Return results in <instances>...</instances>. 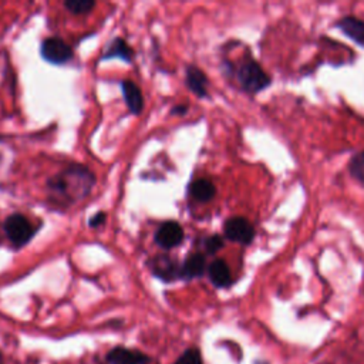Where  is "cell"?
Returning <instances> with one entry per match:
<instances>
[{
    "instance_id": "4fadbf2b",
    "label": "cell",
    "mask_w": 364,
    "mask_h": 364,
    "mask_svg": "<svg viewBox=\"0 0 364 364\" xmlns=\"http://www.w3.org/2000/svg\"><path fill=\"white\" fill-rule=\"evenodd\" d=\"M111 58H121L127 63H131L134 60V50L127 44L124 38L117 37L108 44L101 60H111Z\"/></svg>"
},
{
    "instance_id": "5b68a950",
    "label": "cell",
    "mask_w": 364,
    "mask_h": 364,
    "mask_svg": "<svg viewBox=\"0 0 364 364\" xmlns=\"http://www.w3.org/2000/svg\"><path fill=\"white\" fill-rule=\"evenodd\" d=\"M105 361L108 364H151L152 357L135 348L115 346L105 354Z\"/></svg>"
},
{
    "instance_id": "7a4b0ae2",
    "label": "cell",
    "mask_w": 364,
    "mask_h": 364,
    "mask_svg": "<svg viewBox=\"0 0 364 364\" xmlns=\"http://www.w3.org/2000/svg\"><path fill=\"white\" fill-rule=\"evenodd\" d=\"M4 232L9 237V240L16 246L21 247L26 243L30 242V239L34 236L36 229L31 226L28 219L21 213H13L4 220Z\"/></svg>"
},
{
    "instance_id": "5bb4252c",
    "label": "cell",
    "mask_w": 364,
    "mask_h": 364,
    "mask_svg": "<svg viewBox=\"0 0 364 364\" xmlns=\"http://www.w3.org/2000/svg\"><path fill=\"white\" fill-rule=\"evenodd\" d=\"M189 193L193 199H196L198 202H209L210 199H213L215 193H216V188L215 185L205 178H199L195 179L191 185H189Z\"/></svg>"
},
{
    "instance_id": "ba28073f",
    "label": "cell",
    "mask_w": 364,
    "mask_h": 364,
    "mask_svg": "<svg viewBox=\"0 0 364 364\" xmlns=\"http://www.w3.org/2000/svg\"><path fill=\"white\" fill-rule=\"evenodd\" d=\"M208 276L212 284L218 289L230 287L233 283L230 269L223 259H216L208 266Z\"/></svg>"
},
{
    "instance_id": "6da1fadb",
    "label": "cell",
    "mask_w": 364,
    "mask_h": 364,
    "mask_svg": "<svg viewBox=\"0 0 364 364\" xmlns=\"http://www.w3.org/2000/svg\"><path fill=\"white\" fill-rule=\"evenodd\" d=\"M236 78L240 88L250 94H257L272 82L269 74L253 58H246L236 70Z\"/></svg>"
},
{
    "instance_id": "277c9868",
    "label": "cell",
    "mask_w": 364,
    "mask_h": 364,
    "mask_svg": "<svg viewBox=\"0 0 364 364\" xmlns=\"http://www.w3.org/2000/svg\"><path fill=\"white\" fill-rule=\"evenodd\" d=\"M41 57L53 64H64L73 58V48L57 37L46 38L40 46Z\"/></svg>"
},
{
    "instance_id": "8fae6325",
    "label": "cell",
    "mask_w": 364,
    "mask_h": 364,
    "mask_svg": "<svg viewBox=\"0 0 364 364\" xmlns=\"http://www.w3.org/2000/svg\"><path fill=\"white\" fill-rule=\"evenodd\" d=\"M206 269V259L202 253L189 255L181 266V279L191 280L200 277Z\"/></svg>"
},
{
    "instance_id": "2e32d148",
    "label": "cell",
    "mask_w": 364,
    "mask_h": 364,
    "mask_svg": "<svg viewBox=\"0 0 364 364\" xmlns=\"http://www.w3.org/2000/svg\"><path fill=\"white\" fill-rule=\"evenodd\" d=\"M173 364H205V363H203L200 350L196 347H189L178 355Z\"/></svg>"
},
{
    "instance_id": "44dd1931",
    "label": "cell",
    "mask_w": 364,
    "mask_h": 364,
    "mask_svg": "<svg viewBox=\"0 0 364 364\" xmlns=\"http://www.w3.org/2000/svg\"><path fill=\"white\" fill-rule=\"evenodd\" d=\"M256 364H267V363H264V361H257Z\"/></svg>"
},
{
    "instance_id": "9c48e42d",
    "label": "cell",
    "mask_w": 364,
    "mask_h": 364,
    "mask_svg": "<svg viewBox=\"0 0 364 364\" xmlns=\"http://www.w3.org/2000/svg\"><path fill=\"white\" fill-rule=\"evenodd\" d=\"M348 38H351L358 46L364 47V21L354 17V16H346L336 24Z\"/></svg>"
},
{
    "instance_id": "8992f818",
    "label": "cell",
    "mask_w": 364,
    "mask_h": 364,
    "mask_svg": "<svg viewBox=\"0 0 364 364\" xmlns=\"http://www.w3.org/2000/svg\"><path fill=\"white\" fill-rule=\"evenodd\" d=\"M182 240H183V229L178 222H173V220H168L162 223L155 233L156 245L165 250L179 246Z\"/></svg>"
},
{
    "instance_id": "ac0fdd59",
    "label": "cell",
    "mask_w": 364,
    "mask_h": 364,
    "mask_svg": "<svg viewBox=\"0 0 364 364\" xmlns=\"http://www.w3.org/2000/svg\"><path fill=\"white\" fill-rule=\"evenodd\" d=\"M225 242H223V237L219 236V235H212L209 236L206 240H205V249L209 255H213L216 252H219L222 247H223Z\"/></svg>"
},
{
    "instance_id": "3957f363",
    "label": "cell",
    "mask_w": 364,
    "mask_h": 364,
    "mask_svg": "<svg viewBox=\"0 0 364 364\" xmlns=\"http://www.w3.org/2000/svg\"><path fill=\"white\" fill-rule=\"evenodd\" d=\"M223 233L226 239L240 245H250L256 235L253 225L242 216L229 218L223 225Z\"/></svg>"
},
{
    "instance_id": "7c38bea8",
    "label": "cell",
    "mask_w": 364,
    "mask_h": 364,
    "mask_svg": "<svg viewBox=\"0 0 364 364\" xmlns=\"http://www.w3.org/2000/svg\"><path fill=\"white\" fill-rule=\"evenodd\" d=\"M186 85L199 98L208 97V78L200 68L195 65L186 67Z\"/></svg>"
},
{
    "instance_id": "30bf717a",
    "label": "cell",
    "mask_w": 364,
    "mask_h": 364,
    "mask_svg": "<svg viewBox=\"0 0 364 364\" xmlns=\"http://www.w3.org/2000/svg\"><path fill=\"white\" fill-rule=\"evenodd\" d=\"M121 88H122V95L128 109L132 114L138 115L144 108V97L139 87L131 80H124L121 81Z\"/></svg>"
},
{
    "instance_id": "52a82bcc",
    "label": "cell",
    "mask_w": 364,
    "mask_h": 364,
    "mask_svg": "<svg viewBox=\"0 0 364 364\" xmlns=\"http://www.w3.org/2000/svg\"><path fill=\"white\" fill-rule=\"evenodd\" d=\"M152 274L164 282H172L178 277H181V267H178L176 262L166 257V256H158L151 262Z\"/></svg>"
},
{
    "instance_id": "d6986e66",
    "label": "cell",
    "mask_w": 364,
    "mask_h": 364,
    "mask_svg": "<svg viewBox=\"0 0 364 364\" xmlns=\"http://www.w3.org/2000/svg\"><path fill=\"white\" fill-rule=\"evenodd\" d=\"M105 219H107L105 213H104V212H98V213H95V215L91 216V219L88 220V225H90L91 228H98V226H101V225L105 223Z\"/></svg>"
},
{
    "instance_id": "e0dca14e",
    "label": "cell",
    "mask_w": 364,
    "mask_h": 364,
    "mask_svg": "<svg viewBox=\"0 0 364 364\" xmlns=\"http://www.w3.org/2000/svg\"><path fill=\"white\" fill-rule=\"evenodd\" d=\"M64 7L68 9L74 14H84L91 11L95 7V1L92 0H67L64 1Z\"/></svg>"
},
{
    "instance_id": "ffe728a7",
    "label": "cell",
    "mask_w": 364,
    "mask_h": 364,
    "mask_svg": "<svg viewBox=\"0 0 364 364\" xmlns=\"http://www.w3.org/2000/svg\"><path fill=\"white\" fill-rule=\"evenodd\" d=\"M186 109H188V107H186V105H178V107H173L171 112H172V114H173V112H176V114H179V115H183V114L186 112Z\"/></svg>"
},
{
    "instance_id": "7402d4cb",
    "label": "cell",
    "mask_w": 364,
    "mask_h": 364,
    "mask_svg": "<svg viewBox=\"0 0 364 364\" xmlns=\"http://www.w3.org/2000/svg\"><path fill=\"white\" fill-rule=\"evenodd\" d=\"M0 364H4V361H3V358H1V355H0Z\"/></svg>"
},
{
    "instance_id": "9a60e30c",
    "label": "cell",
    "mask_w": 364,
    "mask_h": 364,
    "mask_svg": "<svg viewBox=\"0 0 364 364\" xmlns=\"http://www.w3.org/2000/svg\"><path fill=\"white\" fill-rule=\"evenodd\" d=\"M348 171L350 175L360 182L361 185H364V149L357 152L348 162Z\"/></svg>"
}]
</instances>
